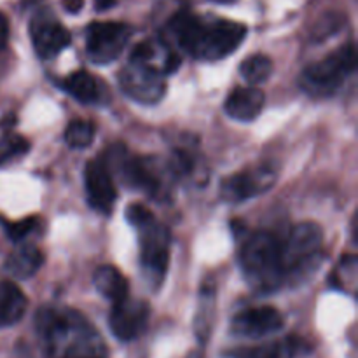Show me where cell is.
Here are the masks:
<instances>
[{"mask_svg": "<svg viewBox=\"0 0 358 358\" xmlns=\"http://www.w3.org/2000/svg\"><path fill=\"white\" fill-rule=\"evenodd\" d=\"M45 358H107L100 332L70 308H42L35 317Z\"/></svg>", "mask_w": 358, "mask_h": 358, "instance_id": "obj_1", "label": "cell"}, {"mask_svg": "<svg viewBox=\"0 0 358 358\" xmlns=\"http://www.w3.org/2000/svg\"><path fill=\"white\" fill-rule=\"evenodd\" d=\"M168 34L194 58L217 62L240 48L247 28L231 20L208 21L192 13H178L168 21Z\"/></svg>", "mask_w": 358, "mask_h": 358, "instance_id": "obj_2", "label": "cell"}, {"mask_svg": "<svg viewBox=\"0 0 358 358\" xmlns=\"http://www.w3.org/2000/svg\"><path fill=\"white\" fill-rule=\"evenodd\" d=\"M240 264L257 292L269 294L285 285L282 262V241L268 231L250 234L240 252Z\"/></svg>", "mask_w": 358, "mask_h": 358, "instance_id": "obj_3", "label": "cell"}, {"mask_svg": "<svg viewBox=\"0 0 358 358\" xmlns=\"http://www.w3.org/2000/svg\"><path fill=\"white\" fill-rule=\"evenodd\" d=\"M324 231L315 222H303L294 227L282 241V262L285 283H301L320 266Z\"/></svg>", "mask_w": 358, "mask_h": 358, "instance_id": "obj_4", "label": "cell"}, {"mask_svg": "<svg viewBox=\"0 0 358 358\" xmlns=\"http://www.w3.org/2000/svg\"><path fill=\"white\" fill-rule=\"evenodd\" d=\"M355 45L346 44L325 58L311 63L301 73V87L311 96H331L341 87V84L355 70Z\"/></svg>", "mask_w": 358, "mask_h": 358, "instance_id": "obj_5", "label": "cell"}, {"mask_svg": "<svg viewBox=\"0 0 358 358\" xmlns=\"http://www.w3.org/2000/svg\"><path fill=\"white\" fill-rule=\"evenodd\" d=\"M136 229L140 231V264L143 276L154 289H157L164 282L170 264V231L156 219Z\"/></svg>", "mask_w": 358, "mask_h": 358, "instance_id": "obj_6", "label": "cell"}, {"mask_svg": "<svg viewBox=\"0 0 358 358\" xmlns=\"http://www.w3.org/2000/svg\"><path fill=\"white\" fill-rule=\"evenodd\" d=\"M119 87L131 100L142 105H154L166 93V80L157 66L129 59L119 73Z\"/></svg>", "mask_w": 358, "mask_h": 358, "instance_id": "obj_7", "label": "cell"}, {"mask_svg": "<svg viewBox=\"0 0 358 358\" xmlns=\"http://www.w3.org/2000/svg\"><path fill=\"white\" fill-rule=\"evenodd\" d=\"M131 34V27L124 23H91L86 30V52L90 62L94 65H107L117 59Z\"/></svg>", "mask_w": 358, "mask_h": 358, "instance_id": "obj_8", "label": "cell"}, {"mask_svg": "<svg viewBox=\"0 0 358 358\" xmlns=\"http://www.w3.org/2000/svg\"><path fill=\"white\" fill-rule=\"evenodd\" d=\"M105 163L108 170H114L115 173L121 175V180L128 187L142 191L149 196H154L159 191V178L154 168L150 166L149 159L129 156L122 145H115L114 149H110Z\"/></svg>", "mask_w": 358, "mask_h": 358, "instance_id": "obj_9", "label": "cell"}, {"mask_svg": "<svg viewBox=\"0 0 358 358\" xmlns=\"http://www.w3.org/2000/svg\"><path fill=\"white\" fill-rule=\"evenodd\" d=\"M276 177H278V173H276V168L273 164H259V166L250 168V170L240 171L233 177H227L222 182L220 194L229 203L252 199L269 191L275 185Z\"/></svg>", "mask_w": 358, "mask_h": 358, "instance_id": "obj_10", "label": "cell"}, {"mask_svg": "<svg viewBox=\"0 0 358 358\" xmlns=\"http://www.w3.org/2000/svg\"><path fill=\"white\" fill-rule=\"evenodd\" d=\"M149 315L150 310L145 301L131 299L129 296L117 301L114 303L110 318H108L112 334L119 341H133V339L140 338L149 324Z\"/></svg>", "mask_w": 358, "mask_h": 358, "instance_id": "obj_11", "label": "cell"}, {"mask_svg": "<svg viewBox=\"0 0 358 358\" xmlns=\"http://www.w3.org/2000/svg\"><path fill=\"white\" fill-rule=\"evenodd\" d=\"M84 185H86V194L90 206L100 213H110L114 208V203L117 199L112 171L108 170L103 157H94L87 161L86 170H84Z\"/></svg>", "mask_w": 358, "mask_h": 358, "instance_id": "obj_12", "label": "cell"}, {"mask_svg": "<svg viewBox=\"0 0 358 358\" xmlns=\"http://www.w3.org/2000/svg\"><path fill=\"white\" fill-rule=\"evenodd\" d=\"M283 317L278 310L271 306L250 308L231 320V332L238 338L259 339L271 336L283 329Z\"/></svg>", "mask_w": 358, "mask_h": 358, "instance_id": "obj_13", "label": "cell"}, {"mask_svg": "<svg viewBox=\"0 0 358 358\" xmlns=\"http://www.w3.org/2000/svg\"><path fill=\"white\" fill-rule=\"evenodd\" d=\"M30 37L35 52L41 58H55L70 44V34L56 17L42 14L35 16L30 24Z\"/></svg>", "mask_w": 358, "mask_h": 358, "instance_id": "obj_14", "label": "cell"}, {"mask_svg": "<svg viewBox=\"0 0 358 358\" xmlns=\"http://www.w3.org/2000/svg\"><path fill=\"white\" fill-rule=\"evenodd\" d=\"M266 96L255 86L234 87L226 100V112L229 117L241 122H250L262 112Z\"/></svg>", "mask_w": 358, "mask_h": 358, "instance_id": "obj_15", "label": "cell"}, {"mask_svg": "<svg viewBox=\"0 0 358 358\" xmlns=\"http://www.w3.org/2000/svg\"><path fill=\"white\" fill-rule=\"evenodd\" d=\"M303 352V341L296 336L264 343L257 346H241L227 352L229 358H296Z\"/></svg>", "mask_w": 358, "mask_h": 358, "instance_id": "obj_16", "label": "cell"}, {"mask_svg": "<svg viewBox=\"0 0 358 358\" xmlns=\"http://www.w3.org/2000/svg\"><path fill=\"white\" fill-rule=\"evenodd\" d=\"M28 299L13 282H0V329L10 327L23 318Z\"/></svg>", "mask_w": 358, "mask_h": 358, "instance_id": "obj_17", "label": "cell"}, {"mask_svg": "<svg viewBox=\"0 0 358 358\" xmlns=\"http://www.w3.org/2000/svg\"><path fill=\"white\" fill-rule=\"evenodd\" d=\"M93 285L105 299L117 303L128 297V280L114 266H100L93 273Z\"/></svg>", "mask_w": 358, "mask_h": 358, "instance_id": "obj_18", "label": "cell"}, {"mask_svg": "<svg viewBox=\"0 0 358 358\" xmlns=\"http://www.w3.org/2000/svg\"><path fill=\"white\" fill-rule=\"evenodd\" d=\"M42 262H44V254L38 248L27 245L9 255L6 262V271L14 278L27 280L42 268Z\"/></svg>", "mask_w": 358, "mask_h": 358, "instance_id": "obj_19", "label": "cell"}, {"mask_svg": "<svg viewBox=\"0 0 358 358\" xmlns=\"http://www.w3.org/2000/svg\"><path fill=\"white\" fill-rule=\"evenodd\" d=\"M62 87L80 103H96L101 96V86L98 79L84 70L70 73L62 79Z\"/></svg>", "mask_w": 358, "mask_h": 358, "instance_id": "obj_20", "label": "cell"}, {"mask_svg": "<svg viewBox=\"0 0 358 358\" xmlns=\"http://www.w3.org/2000/svg\"><path fill=\"white\" fill-rule=\"evenodd\" d=\"M240 73L250 86L266 83L273 73V62L269 56L254 55L245 59L240 66Z\"/></svg>", "mask_w": 358, "mask_h": 358, "instance_id": "obj_21", "label": "cell"}, {"mask_svg": "<svg viewBox=\"0 0 358 358\" xmlns=\"http://www.w3.org/2000/svg\"><path fill=\"white\" fill-rule=\"evenodd\" d=\"M94 140V126L93 122L76 119L70 122L65 129V142L72 149H86Z\"/></svg>", "mask_w": 358, "mask_h": 358, "instance_id": "obj_22", "label": "cell"}, {"mask_svg": "<svg viewBox=\"0 0 358 358\" xmlns=\"http://www.w3.org/2000/svg\"><path fill=\"white\" fill-rule=\"evenodd\" d=\"M213 301H215V294L213 289L203 287L201 292V306H199L198 320H196V332H198L199 341H206L212 329V317H213Z\"/></svg>", "mask_w": 358, "mask_h": 358, "instance_id": "obj_23", "label": "cell"}, {"mask_svg": "<svg viewBox=\"0 0 358 358\" xmlns=\"http://www.w3.org/2000/svg\"><path fill=\"white\" fill-rule=\"evenodd\" d=\"M30 149V142L21 135H6L0 140V166L9 161L24 156Z\"/></svg>", "mask_w": 358, "mask_h": 358, "instance_id": "obj_24", "label": "cell"}, {"mask_svg": "<svg viewBox=\"0 0 358 358\" xmlns=\"http://www.w3.org/2000/svg\"><path fill=\"white\" fill-rule=\"evenodd\" d=\"M3 227L7 231V236L13 241H21L24 236L31 233L37 226V219L35 217H28V219L17 220V222H7V220H2Z\"/></svg>", "mask_w": 358, "mask_h": 358, "instance_id": "obj_25", "label": "cell"}, {"mask_svg": "<svg viewBox=\"0 0 358 358\" xmlns=\"http://www.w3.org/2000/svg\"><path fill=\"white\" fill-rule=\"evenodd\" d=\"M126 219H128V222L131 224V226L140 227L145 222H149V220H152L154 215L149 208L135 203V205H129L128 210H126Z\"/></svg>", "mask_w": 358, "mask_h": 358, "instance_id": "obj_26", "label": "cell"}, {"mask_svg": "<svg viewBox=\"0 0 358 358\" xmlns=\"http://www.w3.org/2000/svg\"><path fill=\"white\" fill-rule=\"evenodd\" d=\"M7 38H9V21H7V17L0 13V51L6 48Z\"/></svg>", "mask_w": 358, "mask_h": 358, "instance_id": "obj_27", "label": "cell"}, {"mask_svg": "<svg viewBox=\"0 0 358 358\" xmlns=\"http://www.w3.org/2000/svg\"><path fill=\"white\" fill-rule=\"evenodd\" d=\"M83 6H84V0H63V7L72 14L79 13V10L83 9Z\"/></svg>", "mask_w": 358, "mask_h": 358, "instance_id": "obj_28", "label": "cell"}, {"mask_svg": "<svg viewBox=\"0 0 358 358\" xmlns=\"http://www.w3.org/2000/svg\"><path fill=\"white\" fill-rule=\"evenodd\" d=\"M115 3V0H94V6H96L98 10H107L110 9Z\"/></svg>", "mask_w": 358, "mask_h": 358, "instance_id": "obj_29", "label": "cell"}, {"mask_svg": "<svg viewBox=\"0 0 358 358\" xmlns=\"http://www.w3.org/2000/svg\"><path fill=\"white\" fill-rule=\"evenodd\" d=\"M185 358H205V355L201 352H191Z\"/></svg>", "mask_w": 358, "mask_h": 358, "instance_id": "obj_30", "label": "cell"}, {"mask_svg": "<svg viewBox=\"0 0 358 358\" xmlns=\"http://www.w3.org/2000/svg\"><path fill=\"white\" fill-rule=\"evenodd\" d=\"M213 2H219V3H231V2H234V0H213Z\"/></svg>", "mask_w": 358, "mask_h": 358, "instance_id": "obj_31", "label": "cell"}]
</instances>
